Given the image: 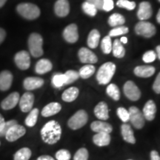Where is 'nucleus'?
<instances>
[{
  "label": "nucleus",
  "mask_w": 160,
  "mask_h": 160,
  "mask_svg": "<svg viewBox=\"0 0 160 160\" xmlns=\"http://www.w3.org/2000/svg\"><path fill=\"white\" fill-rule=\"evenodd\" d=\"M62 128L58 122L51 120L42 128L41 138L48 145H54L59 141L62 137Z\"/></svg>",
  "instance_id": "1"
},
{
  "label": "nucleus",
  "mask_w": 160,
  "mask_h": 160,
  "mask_svg": "<svg viewBox=\"0 0 160 160\" xmlns=\"http://www.w3.org/2000/svg\"><path fill=\"white\" fill-rule=\"evenodd\" d=\"M116 72V65L113 62L103 64L97 73V80L99 85H107L113 78Z\"/></svg>",
  "instance_id": "2"
},
{
  "label": "nucleus",
  "mask_w": 160,
  "mask_h": 160,
  "mask_svg": "<svg viewBox=\"0 0 160 160\" xmlns=\"http://www.w3.org/2000/svg\"><path fill=\"white\" fill-rule=\"evenodd\" d=\"M17 11L19 15L29 20L37 19L40 15V10L37 5L32 3H21L18 5Z\"/></svg>",
  "instance_id": "3"
},
{
  "label": "nucleus",
  "mask_w": 160,
  "mask_h": 160,
  "mask_svg": "<svg viewBox=\"0 0 160 160\" xmlns=\"http://www.w3.org/2000/svg\"><path fill=\"white\" fill-rule=\"evenodd\" d=\"M43 39L39 33H33L30 35L28 39V48L30 53L33 57H40L43 54Z\"/></svg>",
  "instance_id": "4"
},
{
  "label": "nucleus",
  "mask_w": 160,
  "mask_h": 160,
  "mask_svg": "<svg viewBox=\"0 0 160 160\" xmlns=\"http://www.w3.org/2000/svg\"><path fill=\"white\" fill-rule=\"evenodd\" d=\"M88 121V115L85 110L76 112L68 121V125L71 130H78L84 127Z\"/></svg>",
  "instance_id": "5"
},
{
  "label": "nucleus",
  "mask_w": 160,
  "mask_h": 160,
  "mask_svg": "<svg viewBox=\"0 0 160 160\" xmlns=\"http://www.w3.org/2000/svg\"><path fill=\"white\" fill-rule=\"evenodd\" d=\"M130 114V119L132 125L136 129H142L144 127L145 123V119L144 117L142 112L136 107V106H131L128 110Z\"/></svg>",
  "instance_id": "6"
},
{
  "label": "nucleus",
  "mask_w": 160,
  "mask_h": 160,
  "mask_svg": "<svg viewBox=\"0 0 160 160\" xmlns=\"http://www.w3.org/2000/svg\"><path fill=\"white\" fill-rule=\"evenodd\" d=\"M135 32L138 35L150 38L156 33V28L153 24L148 22L140 21L136 25Z\"/></svg>",
  "instance_id": "7"
},
{
  "label": "nucleus",
  "mask_w": 160,
  "mask_h": 160,
  "mask_svg": "<svg viewBox=\"0 0 160 160\" xmlns=\"http://www.w3.org/2000/svg\"><path fill=\"white\" fill-rule=\"evenodd\" d=\"M123 91L125 97L131 101H137L141 97V91L133 81L126 82L124 85Z\"/></svg>",
  "instance_id": "8"
},
{
  "label": "nucleus",
  "mask_w": 160,
  "mask_h": 160,
  "mask_svg": "<svg viewBox=\"0 0 160 160\" xmlns=\"http://www.w3.org/2000/svg\"><path fill=\"white\" fill-rule=\"evenodd\" d=\"M14 61L17 66L20 70H27L31 65V57L29 53L25 51L18 52L15 55Z\"/></svg>",
  "instance_id": "9"
},
{
  "label": "nucleus",
  "mask_w": 160,
  "mask_h": 160,
  "mask_svg": "<svg viewBox=\"0 0 160 160\" xmlns=\"http://www.w3.org/2000/svg\"><path fill=\"white\" fill-rule=\"evenodd\" d=\"M34 95L31 92H26L19 99V107L23 113H28L32 110L34 103Z\"/></svg>",
  "instance_id": "10"
},
{
  "label": "nucleus",
  "mask_w": 160,
  "mask_h": 160,
  "mask_svg": "<svg viewBox=\"0 0 160 160\" xmlns=\"http://www.w3.org/2000/svg\"><path fill=\"white\" fill-rule=\"evenodd\" d=\"M26 133V129L24 126L20 125H15L8 130L6 133V139L8 142H15L19 138L23 137Z\"/></svg>",
  "instance_id": "11"
},
{
  "label": "nucleus",
  "mask_w": 160,
  "mask_h": 160,
  "mask_svg": "<svg viewBox=\"0 0 160 160\" xmlns=\"http://www.w3.org/2000/svg\"><path fill=\"white\" fill-rule=\"evenodd\" d=\"M79 60L81 62L86 64H94L98 62V58L91 50L86 48H82L78 52Z\"/></svg>",
  "instance_id": "12"
},
{
  "label": "nucleus",
  "mask_w": 160,
  "mask_h": 160,
  "mask_svg": "<svg viewBox=\"0 0 160 160\" xmlns=\"http://www.w3.org/2000/svg\"><path fill=\"white\" fill-rule=\"evenodd\" d=\"M63 37L69 43H75L79 39L78 28L75 24H71L63 31Z\"/></svg>",
  "instance_id": "13"
},
{
  "label": "nucleus",
  "mask_w": 160,
  "mask_h": 160,
  "mask_svg": "<svg viewBox=\"0 0 160 160\" xmlns=\"http://www.w3.org/2000/svg\"><path fill=\"white\" fill-rule=\"evenodd\" d=\"M19 93L18 92H13L9 94L1 103V107L3 110L8 111L14 108L19 102Z\"/></svg>",
  "instance_id": "14"
},
{
  "label": "nucleus",
  "mask_w": 160,
  "mask_h": 160,
  "mask_svg": "<svg viewBox=\"0 0 160 160\" xmlns=\"http://www.w3.org/2000/svg\"><path fill=\"white\" fill-rule=\"evenodd\" d=\"M93 113L96 117L102 121H105L109 119L108 106L105 102H100L98 103L94 108Z\"/></svg>",
  "instance_id": "15"
},
{
  "label": "nucleus",
  "mask_w": 160,
  "mask_h": 160,
  "mask_svg": "<svg viewBox=\"0 0 160 160\" xmlns=\"http://www.w3.org/2000/svg\"><path fill=\"white\" fill-rule=\"evenodd\" d=\"M157 113V105L153 100H148L145 103L142 110V113L145 119L148 121H153L155 119Z\"/></svg>",
  "instance_id": "16"
},
{
  "label": "nucleus",
  "mask_w": 160,
  "mask_h": 160,
  "mask_svg": "<svg viewBox=\"0 0 160 160\" xmlns=\"http://www.w3.org/2000/svg\"><path fill=\"white\" fill-rule=\"evenodd\" d=\"M91 129L95 133H111L113 131V127L110 123L102 121H94L91 124Z\"/></svg>",
  "instance_id": "17"
},
{
  "label": "nucleus",
  "mask_w": 160,
  "mask_h": 160,
  "mask_svg": "<svg viewBox=\"0 0 160 160\" xmlns=\"http://www.w3.org/2000/svg\"><path fill=\"white\" fill-rule=\"evenodd\" d=\"M152 13L153 12L151 5L148 2H142L140 3L137 12V17L141 21L148 19L150 17H151Z\"/></svg>",
  "instance_id": "18"
},
{
  "label": "nucleus",
  "mask_w": 160,
  "mask_h": 160,
  "mask_svg": "<svg viewBox=\"0 0 160 160\" xmlns=\"http://www.w3.org/2000/svg\"><path fill=\"white\" fill-rule=\"evenodd\" d=\"M44 85V80L39 77H27L24 80L23 86L27 91L38 89Z\"/></svg>",
  "instance_id": "19"
},
{
  "label": "nucleus",
  "mask_w": 160,
  "mask_h": 160,
  "mask_svg": "<svg viewBox=\"0 0 160 160\" xmlns=\"http://www.w3.org/2000/svg\"><path fill=\"white\" fill-rule=\"evenodd\" d=\"M54 11L57 16L65 17L70 12V5L68 0H57L54 5Z\"/></svg>",
  "instance_id": "20"
},
{
  "label": "nucleus",
  "mask_w": 160,
  "mask_h": 160,
  "mask_svg": "<svg viewBox=\"0 0 160 160\" xmlns=\"http://www.w3.org/2000/svg\"><path fill=\"white\" fill-rule=\"evenodd\" d=\"M13 82V75L9 71L0 73V91H6L10 89Z\"/></svg>",
  "instance_id": "21"
},
{
  "label": "nucleus",
  "mask_w": 160,
  "mask_h": 160,
  "mask_svg": "<svg viewBox=\"0 0 160 160\" xmlns=\"http://www.w3.org/2000/svg\"><path fill=\"white\" fill-rule=\"evenodd\" d=\"M121 134L124 141L126 142L134 145L136 143V138L134 137L133 131L132 130L131 125H128L127 123H124L121 126Z\"/></svg>",
  "instance_id": "22"
},
{
  "label": "nucleus",
  "mask_w": 160,
  "mask_h": 160,
  "mask_svg": "<svg viewBox=\"0 0 160 160\" xmlns=\"http://www.w3.org/2000/svg\"><path fill=\"white\" fill-rule=\"evenodd\" d=\"M134 74L138 77L148 78L155 73V68L151 65H140L134 68Z\"/></svg>",
  "instance_id": "23"
},
{
  "label": "nucleus",
  "mask_w": 160,
  "mask_h": 160,
  "mask_svg": "<svg viewBox=\"0 0 160 160\" xmlns=\"http://www.w3.org/2000/svg\"><path fill=\"white\" fill-rule=\"evenodd\" d=\"M111 137L110 133H96L93 137V142L99 147H105L110 145Z\"/></svg>",
  "instance_id": "24"
},
{
  "label": "nucleus",
  "mask_w": 160,
  "mask_h": 160,
  "mask_svg": "<svg viewBox=\"0 0 160 160\" xmlns=\"http://www.w3.org/2000/svg\"><path fill=\"white\" fill-rule=\"evenodd\" d=\"M62 110V105L58 102H51L43 108L42 116L44 117H49L57 114Z\"/></svg>",
  "instance_id": "25"
},
{
  "label": "nucleus",
  "mask_w": 160,
  "mask_h": 160,
  "mask_svg": "<svg viewBox=\"0 0 160 160\" xmlns=\"http://www.w3.org/2000/svg\"><path fill=\"white\" fill-rule=\"evenodd\" d=\"M53 68L51 62L47 59H42L37 62L35 66V71L38 74H45L51 71Z\"/></svg>",
  "instance_id": "26"
},
{
  "label": "nucleus",
  "mask_w": 160,
  "mask_h": 160,
  "mask_svg": "<svg viewBox=\"0 0 160 160\" xmlns=\"http://www.w3.org/2000/svg\"><path fill=\"white\" fill-rule=\"evenodd\" d=\"M79 94V90L76 87H71L65 90L62 95V99L66 102H72L78 97Z\"/></svg>",
  "instance_id": "27"
},
{
  "label": "nucleus",
  "mask_w": 160,
  "mask_h": 160,
  "mask_svg": "<svg viewBox=\"0 0 160 160\" xmlns=\"http://www.w3.org/2000/svg\"><path fill=\"white\" fill-rule=\"evenodd\" d=\"M100 39V33L97 29H93L90 32L88 37V45L91 48H96L99 45Z\"/></svg>",
  "instance_id": "28"
},
{
  "label": "nucleus",
  "mask_w": 160,
  "mask_h": 160,
  "mask_svg": "<svg viewBox=\"0 0 160 160\" xmlns=\"http://www.w3.org/2000/svg\"><path fill=\"white\" fill-rule=\"evenodd\" d=\"M112 52L113 55L117 58H122L125 57V50L124 48L122 43L119 39L114 40V42L112 45Z\"/></svg>",
  "instance_id": "29"
},
{
  "label": "nucleus",
  "mask_w": 160,
  "mask_h": 160,
  "mask_svg": "<svg viewBox=\"0 0 160 160\" xmlns=\"http://www.w3.org/2000/svg\"><path fill=\"white\" fill-rule=\"evenodd\" d=\"M39 113V109L37 108H33L30 111L29 114L28 115V117H26V119L25 120V125H27L28 127H33V126L37 124Z\"/></svg>",
  "instance_id": "30"
},
{
  "label": "nucleus",
  "mask_w": 160,
  "mask_h": 160,
  "mask_svg": "<svg viewBox=\"0 0 160 160\" xmlns=\"http://www.w3.org/2000/svg\"><path fill=\"white\" fill-rule=\"evenodd\" d=\"M95 67L92 65H84L80 68L79 71V77L82 78L84 79H88L95 73Z\"/></svg>",
  "instance_id": "31"
},
{
  "label": "nucleus",
  "mask_w": 160,
  "mask_h": 160,
  "mask_svg": "<svg viewBox=\"0 0 160 160\" xmlns=\"http://www.w3.org/2000/svg\"><path fill=\"white\" fill-rule=\"evenodd\" d=\"M32 152L28 148H22L16 152L13 157L14 160H29L31 157Z\"/></svg>",
  "instance_id": "32"
},
{
  "label": "nucleus",
  "mask_w": 160,
  "mask_h": 160,
  "mask_svg": "<svg viewBox=\"0 0 160 160\" xmlns=\"http://www.w3.org/2000/svg\"><path fill=\"white\" fill-rule=\"evenodd\" d=\"M125 22V19L122 15L119 13H113L108 19V24L111 27H118L122 25Z\"/></svg>",
  "instance_id": "33"
},
{
  "label": "nucleus",
  "mask_w": 160,
  "mask_h": 160,
  "mask_svg": "<svg viewBox=\"0 0 160 160\" xmlns=\"http://www.w3.org/2000/svg\"><path fill=\"white\" fill-rule=\"evenodd\" d=\"M106 93L115 101H118L120 99V91L119 88L115 84H110L106 89Z\"/></svg>",
  "instance_id": "34"
},
{
  "label": "nucleus",
  "mask_w": 160,
  "mask_h": 160,
  "mask_svg": "<svg viewBox=\"0 0 160 160\" xmlns=\"http://www.w3.org/2000/svg\"><path fill=\"white\" fill-rule=\"evenodd\" d=\"M52 85L57 88H62L65 85V77L62 73H56L52 77Z\"/></svg>",
  "instance_id": "35"
},
{
  "label": "nucleus",
  "mask_w": 160,
  "mask_h": 160,
  "mask_svg": "<svg viewBox=\"0 0 160 160\" xmlns=\"http://www.w3.org/2000/svg\"><path fill=\"white\" fill-rule=\"evenodd\" d=\"M65 77V85H70V84L74 82L75 81L79 78V72L74 71V70H69L64 73Z\"/></svg>",
  "instance_id": "36"
},
{
  "label": "nucleus",
  "mask_w": 160,
  "mask_h": 160,
  "mask_svg": "<svg viewBox=\"0 0 160 160\" xmlns=\"http://www.w3.org/2000/svg\"><path fill=\"white\" fill-rule=\"evenodd\" d=\"M112 44L111 37L109 36H106L104 37L101 43V48L102 51H103V53H105V54H109L112 51Z\"/></svg>",
  "instance_id": "37"
},
{
  "label": "nucleus",
  "mask_w": 160,
  "mask_h": 160,
  "mask_svg": "<svg viewBox=\"0 0 160 160\" xmlns=\"http://www.w3.org/2000/svg\"><path fill=\"white\" fill-rule=\"evenodd\" d=\"M83 11L85 12L86 14L91 17H94L97 13V9L94 5H93L92 4L88 2H85L82 5Z\"/></svg>",
  "instance_id": "38"
},
{
  "label": "nucleus",
  "mask_w": 160,
  "mask_h": 160,
  "mask_svg": "<svg viewBox=\"0 0 160 160\" xmlns=\"http://www.w3.org/2000/svg\"><path fill=\"white\" fill-rule=\"evenodd\" d=\"M18 122L17 120L12 119L10 120V121L5 122V123L3 124V125L2 126L1 129H0V137H5L6 133L8 131V130L11 128V127H13V125H17Z\"/></svg>",
  "instance_id": "39"
},
{
  "label": "nucleus",
  "mask_w": 160,
  "mask_h": 160,
  "mask_svg": "<svg viewBox=\"0 0 160 160\" xmlns=\"http://www.w3.org/2000/svg\"><path fill=\"white\" fill-rule=\"evenodd\" d=\"M129 30L127 27L125 26H118V27L114 28L113 29H112L111 31L109 32V37H117V36L126 34L127 33H128Z\"/></svg>",
  "instance_id": "40"
},
{
  "label": "nucleus",
  "mask_w": 160,
  "mask_h": 160,
  "mask_svg": "<svg viewBox=\"0 0 160 160\" xmlns=\"http://www.w3.org/2000/svg\"><path fill=\"white\" fill-rule=\"evenodd\" d=\"M89 153L85 148H81L76 152L73 160H88Z\"/></svg>",
  "instance_id": "41"
},
{
  "label": "nucleus",
  "mask_w": 160,
  "mask_h": 160,
  "mask_svg": "<svg viewBox=\"0 0 160 160\" xmlns=\"http://www.w3.org/2000/svg\"><path fill=\"white\" fill-rule=\"evenodd\" d=\"M117 114L118 117L124 123H127L130 119V114L128 110H126L125 108L119 107L117 110Z\"/></svg>",
  "instance_id": "42"
},
{
  "label": "nucleus",
  "mask_w": 160,
  "mask_h": 160,
  "mask_svg": "<svg viewBox=\"0 0 160 160\" xmlns=\"http://www.w3.org/2000/svg\"><path fill=\"white\" fill-rule=\"evenodd\" d=\"M117 5L119 8H125L128 11H132L136 8V3L134 2H130L128 0H119Z\"/></svg>",
  "instance_id": "43"
},
{
  "label": "nucleus",
  "mask_w": 160,
  "mask_h": 160,
  "mask_svg": "<svg viewBox=\"0 0 160 160\" xmlns=\"http://www.w3.org/2000/svg\"><path fill=\"white\" fill-rule=\"evenodd\" d=\"M55 157L57 160H70L71 158V154L68 150L61 149L56 153Z\"/></svg>",
  "instance_id": "44"
},
{
  "label": "nucleus",
  "mask_w": 160,
  "mask_h": 160,
  "mask_svg": "<svg viewBox=\"0 0 160 160\" xmlns=\"http://www.w3.org/2000/svg\"><path fill=\"white\" fill-rule=\"evenodd\" d=\"M157 58V53L153 51H148L144 53L142 60L145 63H151L155 61Z\"/></svg>",
  "instance_id": "45"
},
{
  "label": "nucleus",
  "mask_w": 160,
  "mask_h": 160,
  "mask_svg": "<svg viewBox=\"0 0 160 160\" xmlns=\"http://www.w3.org/2000/svg\"><path fill=\"white\" fill-rule=\"evenodd\" d=\"M113 0H103L102 10L105 11H110L113 8Z\"/></svg>",
  "instance_id": "46"
},
{
  "label": "nucleus",
  "mask_w": 160,
  "mask_h": 160,
  "mask_svg": "<svg viewBox=\"0 0 160 160\" xmlns=\"http://www.w3.org/2000/svg\"><path fill=\"white\" fill-rule=\"evenodd\" d=\"M153 90L155 93H158V94L160 93V72L159 73V74L157 75V78H156L154 82H153Z\"/></svg>",
  "instance_id": "47"
},
{
  "label": "nucleus",
  "mask_w": 160,
  "mask_h": 160,
  "mask_svg": "<svg viewBox=\"0 0 160 160\" xmlns=\"http://www.w3.org/2000/svg\"><path fill=\"white\" fill-rule=\"evenodd\" d=\"M86 2L94 5L98 10H102L103 0H86Z\"/></svg>",
  "instance_id": "48"
},
{
  "label": "nucleus",
  "mask_w": 160,
  "mask_h": 160,
  "mask_svg": "<svg viewBox=\"0 0 160 160\" xmlns=\"http://www.w3.org/2000/svg\"><path fill=\"white\" fill-rule=\"evenodd\" d=\"M150 157H151V160H160V157L159 153L155 150L152 151L150 153Z\"/></svg>",
  "instance_id": "49"
},
{
  "label": "nucleus",
  "mask_w": 160,
  "mask_h": 160,
  "mask_svg": "<svg viewBox=\"0 0 160 160\" xmlns=\"http://www.w3.org/2000/svg\"><path fill=\"white\" fill-rule=\"evenodd\" d=\"M37 160H55L53 157L48 155H42L40 156Z\"/></svg>",
  "instance_id": "50"
},
{
  "label": "nucleus",
  "mask_w": 160,
  "mask_h": 160,
  "mask_svg": "<svg viewBox=\"0 0 160 160\" xmlns=\"http://www.w3.org/2000/svg\"><path fill=\"white\" fill-rule=\"evenodd\" d=\"M6 36V33L5 31V30L2 28H0V44H1L5 39Z\"/></svg>",
  "instance_id": "51"
},
{
  "label": "nucleus",
  "mask_w": 160,
  "mask_h": 160,
  "mask_svg": "<svg viewBox=\"0 0 160 160\" xmlns=\"http://www.w3.org/2000/svg\"><path fill=\"white\" fill-rule=\"evenodd\" d=\"M5 119H4V117L2 116L1 114H0V129H1L2 126L3 125V124L5 123Z\"/></svg>",
  "instance_id": "52"
},
{
  "label": "nucleus",
  "mask_w": 160,
  "mask_h": 160,
  "mask_svg": "<svg viewBox=\"0 0 160 160\" xmlns=\"http://www.w3.org/2000/svg\"><path fill=\"white\" fill-rule=\"evenodd\" d=\"M156 51H157V57H158L159 59L160 60V45L157 46Z\"/></svg>",
  "instance_id": "53"
},
{
  "label": "nucleus",
  "mask_w": 160,
  "mask_h": 160,
  "mask_svg": "<svg viewBox=\"0 0 160 160\" xmlns=\"http://www.w3.org/2000/svg\"><path fill=\"white\" fill-rule=\"evenodd\" d=\"M120 42H121L123 43V44H127V42H128L127 37H122L121 38V39H120Z\"/></svg>",
  "instance_id": "54"
},
{
  "label": "nucleus",
  "mask_w": 160,
  "mask_h": 160,
  "mask_svg": "<svg viewBox=\"0 0 160 160\" xmlns=\"http://www.w3.org/2000/svg\"><path fill=\"white\" fill-rule=\"evenodd\" d=\"M7 1H8V0H0V8L2 7V6L5 5Z\"/></svg>",
  "instance_id": "55"
},
{
  "label": "nucleus",
  "mask_w": 160,
  "mask_h": 160,
  "mask_svg": "<svg viewBox=\"0 0 160 160\" xmlns=\"http://www.w3.org/2000/svg\"><path fill=\"white\" fill-rule=\"evenodd\" d=\"M157 20L158 22H159V23L160 24V9H159V12H158V13H157Z\"/></svg>",
  "instance_id": "56"
},
{
  "label": "nucleus",
  "mask_w": 160,
  "mask_h": 160,
  "mask_svg": "<svg viewBox=\"0 0 160 160\" xmlns=\"http://www.w3.org/2000/svg\"><path fill=\"white\" fill-rule=\"evenodd\" d=\"M128 160H133V159H128Z\"/></svg>",
  "instance_id": "57"
},
{
  "label": "nucleus",
  "mask_w": 160,
  "mask_h": 160,
  "mask_svg": "<svg viewBox=\"0 0 160 160\" xmlns=\"http://www.w3.org/2000/svg\"><path fill=\"white\" fill-rule=\"evenodd\" d=\"M159 2H160V0H159Z\"/></svg>",
  "instance_id": "58"
}]
</instances>
